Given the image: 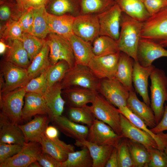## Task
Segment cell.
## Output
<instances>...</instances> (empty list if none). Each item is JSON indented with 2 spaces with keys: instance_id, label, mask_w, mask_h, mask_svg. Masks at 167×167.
Listing matches in <instances>:
<instances>
[{
  "instance_id": "10",
  "label": "cell",
  "mask_w": 167,
  "mask_h": 167,
  "mask_svg": "<svg viewBox=\"0 0 167 167\" xmlns=\"http://www.w3.org/2000/svg\"><path fill=\"white\" fill-rule=\"evenodd\" d=\"M122 138L109 125L96 118L89 127L87 140L99 145L118 147Z\"/></svg>"
},
{
  "instance_id": "54",
  "label": "cell",
  "mask_w": 167,
  "mask_h": 167,
  "mask_svg": "<svg viewBox=\"0 0 167 167\" xmlns=\"http://www.w3.org/2000/svg\"><path fill=\"white\" fill-rule=\"evenodd\" d=\"M105 167H119L117 147H114Z\"/></svg>"
},
{
  "instance_id": "11",
  "label": "cell",
  "mask_w": 167,
  "mask_h": 167,
  "mask_svg": "<svg viewBox=\"0 0 167 167\" xmlns=\"http://www.w3.org/2000/svg\"><path fill=\"white\" fill-rule=\"evenodd\" d=\"M97 15L80 14L75 17L72 25L73 33L84 40L92 43L100 35Z\"/></svg>"
},
{
  "instance_id": "46",
  "label": "cell",
  "mask_w": 167,
  "mask_h": 167,
  "mask_svg": "<svg viewBox=\"0 0 167 167\" xmlns=\"http://www.w3.org/2000/svg\"><path fill=\"white\" fill-rule=\"evenodd\" d=\"M117 149L119 167H134L126 138L122 139Z\"/></svg>"
},
{
  "instance_id": "41",
  "label": "cell",
  "mask_w": 167,
  "mask_h": 167,
  "mask_svg": "<svg viewBox=\"0 0 167 167\" xmlns=\"http://www.w3.org/2000/svg\"><path fill=\"white\" fill-rule=\"evenodd\" d=\"M20 40L28 53L31 62L41 50L46 42L45 39L25 32H23Z\"/></svg>"
},
{
  "instance_id": "16",
  "label": "cell",
  "mask_w": 167,
  "mask_h": 167,
  "mask_svg": "<svg viewBox=\"0 0 167 167\" xmlns=\"http://www.w3.org/2000/svg\"><path fill=\"white\" fill-rule=\"evenodd\" d=\"M120 126L122 138L141 144L148 149H158L156 142L150 135L135 126L121 113Z\"/></svg>"
},
{
  "instance_id": "15",
  "label": "cell",
  "mask_w": 167,
  "mask_h": 167,
  "mask_svg": "<svg viewBox=\"0 0 167 167\" xmlns=\"http://www.w3.org/2000/svg\"><path fill=\"white\" fill-rule=\"evenodd\" d=\"M137 61L142 66L148 67L155 60L167 57V50L149 39L141 38L137 50Z\"/></svg>"
},
{
  "instance_id": "26",
  "label": "cell",
  "mask_w": 167,
  "mask_h": 167,
  "mask_svg": "<svg viewBox=\"0 0 167 167\" xmlns=\"http://www.w3.org/2000/svg\"><path fill=\"white\" fill-rule=\"evenodd\" d=\"M69 106L82 107L92 103L99 93L96 90L78 87L63 89Z\"/></svg>"
},
{
  "instance_id": "57",
  "label": "cell",
  "mask_w": 167,
  "mask_h": 167,
  "mask_svg": "<svg viewBox=\"0 0 167 167\" xmlns=\"http://www.w3.org/2000/svg\"><path fill=\"white\" fill-rule=\"evenodd\" d=\"M29 167H41L38 162L36 160L32 162Z\"/></svg>"
},
{
  "instance_id": "14",
  "label": "cell",
  "mask_w": 167,
  "mask_h": 167,
  "mask_svg": "<svg viewBox=\"0 0 167 167\" xmlns=\"http://www.w3.org/2000/svg\"><path fill=\"white\" fill-rule=\"evenodd\" d=\"M42 152L39 142H29L26 143L18 153L0 163V167H28L36 161Z\"/></svg>"
},
{
  "instance_id": "13",
  "label": "cell",
  "mask_w": 167,
  "mask_h": 167,
  "mask_svg": "<svg viewBox=\"0 0 167 167\" xmlns=\"http://www.w3.org/2000/svg\"><path fill=\"white\" fill-rule=\"evenodd\" d=\"M120 52L103 56H95L88 66L100 79L115 78Z\"/></svg>"
},
{
  "instance_id": "3",
  "label": "cell",
  "mask_w": 167,
  "mask_h": 167,
  "mask_svg": "<svg viewBox=\"0 0 167 167\" xmlns=\"http://www.w3.org/2000/svg\"><path fill=\"white\" fill-rule=\"evenodd\" d=\"M100 81L88 65L75 64L67 71L61 83L62 90L78 87L98 92Z\"/></svg>"
},
{
  "instance_id": "29",
  "label": "cell",
  "mask_w": 167,
  "mask_h": 167,
  "mask_svg": "<svg viewBox=\"0 0 167 167\" xmlns=\"http://www.w3.org/2000/svg\"><path fill=\"white\" fill-rule=\"evenodd\" d=\"M75 144L77 147H86L88 149L92 159V167H105L113 147L99 145L87 140H75Z\"/></svg>"
},
{
  "instance_id": "38",
  "label": "cell",
  "mask_w": 167,
  "mask_h": 167,
  "mask_svg": "<svg viewBox=\"0 0 167 167\" xmlns=\"http://www.w3.org/2000/svg\"><path fill=\"white\" fill-rule=\"evenodd\" d=\"M67 117L72 121L85 124L88 127L92 125L96 119L90 106L87 105L79 107L69 106Z\"/></svg>"
},
{
  "instance_id": "36",
  "label": "cell",
  "mask_w": 167,
  "mask_h": 167,
  "mask_svg": "<svg viewBox=\"0 0 167 167\" xmlns=\"http://www.w3.org/2000/svg\"><path fill=\"white\" fill-rule=\"evenodd\" d=\"M93 51L95 56H103L120 51L117 41L110 37L99 35L92 42Z\"/></svg>"
},
{
  "instance_id": "40",
  "label": "cell",
  "mask_w": 167,
  "mask_h": 167,
  "mask_svg": "<svg viewBox=\"0 0 167 167\" xmlns=\"http://www.w3.org/2000/svg\"><path fill=\"white\" fill-rule=\"evenodd\" d=\"M34 19L32 35L45 39L49 33L47 19V12L45 7L33 9Z\"/></svg>"
},
{
  "instance_id": "42",
  "label": "cell",
  "mask_w": 167,
  "mask_h": 167,
  "mask_svg": "<svg viewBox=\"0 0 167 167\" xmlns=\"http://www.w3.org/2000/svg\"><path fill=\"white\" fill-rule=\"evenodd\" d=\"M70 69L68 63L63 60H60L54 64H50L46 70L48 88L61 82Z\"/></svg>"
},
{
  "instance_id": "25",
  "label": "cell",
  "mask_w": 167,
  "mask_h": 167,
  "mask_svg": "<svg viewBox=\"0 0 167 167\" xmlns=\"http://www.w3.org/2000/svg\"><path fill=\"white\" fill-rule=\"evenodd\" d=\"M75 17L69 15H57L47 12V19L50 33L57 34L68 39L73 34Z\"/></svg>"
},
{
  "instance_id": "21",
  "label": "cell",
  "mask_w": 167,
  "mask_h": 167,
  "mask_svg": "<svg viewBox=\"0 0 167 167\" xmlns=\"http://www.w3.org/2000/svg\"><path fill=\"white\" fill-rule=\"evenodd\" d=\"M61 82H58L48 88L43 95L49 111L50 120L62 115L65 101L62 96V90Z\"/></svg>"
},
{
  "instance_id": "24",
  "label": "cell",
  "mask_w": 167,
  "mask_h": 167,
  "mask_svg": "<svg viewBox=\"0 0 167 167\" xmlns=\"http://www.w3.org/2000/svg\"><path fill=\"white\" fill-rule=\"evenodd\" d=\"M22 110V120H28L39 114L48 116L49 111L43 95L32 92L26 93Z\"/></svg>"
},
{
  "instance_id": "45",
  "label": "cell",
  "mask_w": 167,
  "mask_h": 167,
  "mask_svg": "<svg viewBox=\"0 0 167 167\" xmlns=\"http://www.w3.org/2000/svg\"><path fill=\"white\" fill-rule=\"evenodd\" d=\"M48 88L46 71L31 79L25 86L26 93L32 92L43 95Z\"/></svg>"
},
{
  "instance_id": "32",
  "label": "cell",
  "mask_w": 167,
  "mask_h": 167,
  "mask_svg": "<svg viewBox=\"0 0 167 167\" xmlns=\"http://www.w3.org/2000/svg\"><path fill=\"white\" fill-rule=\"evenodd\" d=\"M11 41L4 60L17 66L27 69L31 62L22 42L18 39Z\"/></svg>"
},
{
  "instance_id": "4",
  "label": "cell",
  "mask_w": 167,
  "mask_h": 167,
  "mask_svg": "<svg viewBox=\"0 0 167 167\" xmlns=\"http://www.w3.org/2000/svg\"><path fill=\"white\" fill-rule=\"evenodd\" d=\"M31 80L27 69L5 60L1 62L0 93L24 87Z\"/></svg>"
},
{
  "instance_id": "7",
  "label": "cell",
  "mask_w": 167,
  "mask_h": 167,
  "mask_svg": "<svg viewBox=\"0 0 167 167\" xmlns=\"http://www.w3.org/2000/svg\"><path fill=\"white\" fill-rule=\"evenodd\" d=\"M26 93L24 87L0 94L1 113L14 124L22 122L23 99Z\"/></svg>"
},
{
  "instance_id": "34",
  "label": "cell",
  "mask_w": 167,
  "mask_h": 167,
  "mask_svg": "<svg viewBox=\"0 0 167 167\" xmlns=\"http://www.w3.org/2000/svg\"><path fill=\"white\" fill-rule=\"evenodd\" d=\"M49 50L46 41L41 50L34 58L27 69L31 79L40 75L46 71L50 65L49 58Z\"/></svg>"
},
{
  "instance_id": "19",
  "label": "cell",
  "mask_w": 167,
  "mask_h": 167,
  "mask_svg": "<svg viewBox=\"0 0 167 167\" xmlns=\"http://www.w3.org/2000/svg\"><path fill=\"white\" fill-rule=\"evenodd\" d=\"M40 143L41 145L42 152L47 153L62 163L67 159L69 153L75 151V146L67 144L58 137L51 139L44 134Z\"/></svg>"
},
{
  "instance_id": "23",
  "label": "cell",
  "mask_w": 167,
  "mask_h": 167,
  "mask_svg": "<svg viewBox=\"0 0 167 167\" xmlns=\"http://www.w3.org/2000/svg\"><path fill=\"white\" fill-rule=\"evenodd\" d=\"M126 106L150 129L156 125L155 115L151 108L139 99L134 90L129 91Z\"/></svg>"
},
{
  "instance_id": "52",
  "label": "cell",
  "mask_w": 167,
  "mask_h": 167,
  "mask_svg": "<svg viewBox=\"0 0 167 167\" xmlns=\"http://www.w3.org/2000/svg\"><path fill=\"white\" fill-rule=\"evenodd\" d=\"M37 161L42 167H62L61 163L50 155L42 152Z\"/></svg>"
},
{
  "instance_id": "30",
  "label": "cell",
  "mask_w": 167,
  "mask_h": 167,
  "mask_svg": "<svg viewBox=\"0 0 167 167\" xmlns=\"http://www.w3.org/2000/svg\"><path fill=\"white\" fill-rule=\"evenodd\" d=\"M121 113L128 119L134 125L150 135L156 141L158 149L164 151L167 147V133L163 132L155 134L148 128L144 122L139 117L132 112L126 106L118 108Z\"/></svg>"
},
{
  "instance_id": "44",
  "label": "cell",
  "mask_w": 167,
  "mask_h": 167,
  "mask_svg": "<svg viewBox=\"0 0 167 167\" xmlns=\"http://www.w3.org/2000/svg\"><path fill=\"white\" fill-rule=\"evenodd\" d=\"M22 14L15 2L0 1L1 22L6 23L18 20Z\"/></svg>"
},
{
  "instance_id": "12",
  "label": "cell",
  "mask_w": 167,
  "mask_h": 167,
  "mask_svg": "<svg viewBox=\"0 0 167 167\" xmlns=\"http://www.w3.org/2000/svg\"><path fill=\"white\" fill-rule=\"evenodd\" d=\"M122 11L116 3L105 11L97 15L100 25V35L119 38Z\"/></svg>"
},
{
  "instance_id": "53",
  "label": "cell",
  "mask_w": 167,
  "mask_h": 167,
  "mask_svg": "<svg viewBox=\"0 0 167 167\" xmlns=\"http://www.w3.org/2000/svg\"><path fill=\"white\" fill-rule=\"evenodd\" d=\"M150 129L155 134L167 130V104H165L164 112L161 119L154 127Z\"/></svg>"
},
{
  "instance_id": "49",
  "label": "cell",
  "mask_w": 167,
  "mask_h": 167,
  "mask_svg": "<svg viewBox=\"0 0 167 167\" xmlns=\"http://www.w3.org/2000/svg\"><path fill=\"white\" fill-rule=\"evenodd\" d=\"M34 19L33 9H30L22 13L18 21L23 32L32 34Z\"/></svg>"
},
{
  "instance_id": "50",
  "label": "cell",
  "mask_w": 167,
  "mask_h": 167,
  "mask_svg": "<svg viewBox=\"0 0 167 167\" xmlns=\"http://www.w3.org/2000/svg\"><path fill=\"white\" fill-rule=\"evenodd\" d=\"M48 0H15L19 10L23 13L28 10L45 6Z\"/></svg>"
},
{
  "instance_id": "60",
  "label": "cell",
  "mask_w": 167,
  "mask_h": 167,
  "mask_svg": "<svg viewBox=\"0 0 167 167\" xmlns=\"http://www.w3.org/2000/svg\"><path fill=\"white\" fill-rule=\"evenodd\" d=\"M143 2L145 0H141Z\"/></svg>"
},
{
  "instance_id": "17",
  "label": "cell",
  "mask_w": 167,
  "mask_h": 167,
  "mask_svg": "<svg viewBox=\"0 0 167 167\" xmlns=\"http://www.w3.org/2000/svg\"><path fill=\"white\" fill-rule=\"evenodd\" d=\"M155 68L152 65L148 67H144L137 61H134L132 83L135 92L140 95L143 101L149 106H150L151 103L148 94V79Z\"/></svg>"
},
{
  "instance_id": "6",
  "label": "cell",
  "mask_w": 167,
  "mask_h": 167,
  "mask_svg": "<svg viewBox=\"0 0 167 167\" xmlns=\"http://www.w3.org/2000/svg\"><path fill=\"white\" fill-rule=\"evenodd\" d=\"M90 106L96 119L109 125L117 134L122 136L120 113L118 108L98 93Z\"/></svg>"
},
{
  "instance_id": "39",
  "label": "cell",
  "mask_w": 167,
  "mask_h": 167,
  "mask_svg": "<svg viewBox=\"0 0 167 167\" xmlns=\"http://www.w3.org/2000/svg\"><path fill=\"white\" fill-rule=\"evenodd\" d=\"M80 14L97 15L116 3V0H80Z\"/></svg>"
},
{
  "instance_id": "27",
  "label": "cell",
  "mask_w": 167,
  "mask_h": 167,
  "mask_svg": "<svg viewBox=\"0 0 167 167\" xmlns=\"http://www.w3.org/2000/svg\"><path fill=\"white\" fill-rule=\"evenodd\" d=\"M68 39L73 50L75 64L88 65L95 56L92 43L84 40L74 34Z\"/></svg>"
},
{
  "instance_id": "59",
  "label": "cell",
  "mask_w": 167,
  "mask_h": 167,
  "mask_svg": "<svg viewBox=\"0 0 167 167\" xmlns=\"http://www.w3.org/2000/svg\"><path fill=\"white\" fill-rule=\"evenodd\" d=\"M164 151L167 156V147H166L164 150Z\"/></svg>"
},
{
  "instance_id": "22",
  "label": "cell",
  "mask_w": 167,
  "mask_h": 167,
  "mask_svg": "<svg viewBox=\"0 0 167 167\" xmlns=\"http://www.w3.org/2000/svg\"><path fill=\"white\" fill-rule=\"evenodd\" d=\"M0 143L24 146L26 143L18 124L12 123L2 113L0 114Z\"/></svg>"
},
{
  "instance_id": "28",
  "label": "cell",
  "mask_w": 167,
  "mask_h": 167,
  "mask_svg": "<svg viewBox=\"0 0 167 167\" xmlns=\"http://www.w3.org/2000/svg\"><path fill=\"white\" fill-rule=\"evenodd\" d=\"M45 8L47 13L55 15H80V0H48Z\"/></svg>"
},
{
  "instance_id": "37",
  "label": "cell",
  "mask_w": 167,
  "mask_h": 167,
  "mask_svg": "<svg viewBox=\"0 0 167 167\" xmlns=\"http://www.w3.org/2000/svg\"><path fill=\"white\" fill-rule=\"evenodd\" d=\"M127 139L134 167H148L150 155L148 149L141 144Z\"/></svg>"
},
{
  "instance_id": "8",
  "label": "cell",
  "mask_w": 167,
  "mask_h": 167,
  "mask_svg": "<svg viewBox=\"0 0 167 167\" xmlns=\"http://www.w3.org/2000/svg\"><path fill=\"white\" fill-rule=\"evenodd\" d=\"M45 39L49 48V58L51 64L63 60L68 63L70 68L75 66V57L68 39L57 34L50 33Z\"/></svg>"
},
{
  "instance_id": "55",
  "label": "cell",
  "mask_w": 167,
  "mask_h": 167,
  "mask_svg": "<svg viewBox=\"0 0 167 167\" xmlns=\"http://www.w3.org/2000/svg\"><path fill=\"white\" fill-rule=\"evenodd\" d=\"M44 134L49 139H54L58 137V130L54 125L48 126Z\"/></svg>"
},
{
  "instance_id": "2",
  "label": "cell",
  "mask_w": 167,
  "mask_h": 167,
  "mask_svg": "<svg viewBox=\"0 0 167 167\" xmlns=\"http://www.w3.org/2000/svg\"><path fill=\"white\" fill-rule=\"evenodd\" d=\"M150 77L151 81L150 106L157 124L163 116L165 102H167V76L162 70L155 67Z\"/></svg>"
},
{
  "instance_id": "33",
  "label": "cell",
  "mask_w": 167,
  "mask_h": 167,
  "mask_svg": "<svg viewBox=\"0 0 167 167\" xmlns=\"http://www.w3.org/2000/svg\"><path fill=\"white\" fill-rule=\"evenodd\" d=\"M116 3L123 12L140 22L150 16L141 0H116Z\"/></svg>"
},
{
  "instance_id": "56",
  "label": "cell",
  "mask_w": 167,
  "mask_h": 167,
  "mask_svg": "<svg viewBox=\"0 0 167 167\" xmlns=\"http://www.w3.org/2000/svg\"><path fill=\"white\" fill-rule=\"evenodd\" d=\"M9 45H7L5 42L1 40L0 41V55L3 54L8 48Z\"/></svg>"
},
{
  "instance_id": "43",
  "label": "cell",
  "mask_w": 167,
  "mask_h": 167,
  "mask_svg": "<svg viewBox=\"0 0 167 167\" xmlns=\"http://www.w3.org/2000/svg\"><path fill=\"white\" fill-rule=\"evenodd\" d=\"M23 31L18 20L4 23L0 21V40L4 42L20 40Z\"/></svg>"
},
{
  "instance_id": "1",
  "label": "cell",
  "mask_w": 167,
  "mask_h": 167,
  "mask_svg": "<svg viewBox=\"0 0 167 167\" xmlns=\"http://www.w3.org/2000/svg\"><path fill=\"white\" fill-rule=\"evenodd\" d=\"M143 22L122 12L119 38L117 41L119 50L137 61V50L141 38Z\"/></svg>"
},
{
  "instance_id": "51",
  "label": "cell",
  "mask_w": 167,
  "mask_h": 167,
  "mask_svg": "<svg viewBox=\"0 0 167 167\" xmlns=\"http://www.w3.org/2000/svg\"><path fill=\"white\" fill-rule=\"evenodd\" d=\"M143 2L150 16L167 7V0H145Z\"/></svg>"
},
{
  "instance_id": "48",
  "label": "cell",
  "mask_w": 167,
  "mask_h": 167,
  "mask_svg": "<svg viewBox=\"0 0 167 167\" xmlns=\"http://www.w3.org/2000/svg\"><path fill=\"white\" fill-rule=\"evenodd\" d=\"M23 146L18 144L0 143V163L18 153Z\"/></svg>"
},
{
  "instance_id": "20",
  "label": "cell",
  "mask_w": 167,
  "mask_h": 167,
  "mask_svg": "<svg viewBox=\"0 0 167 167\" xmlns=\"http://www.w3.org/2000/svg\"><path fill=\"white\" fill-rule=\"evenodd\" d=\"M50 122L48 116L45 114H39L24 124L18 125L23 132L26 142H40L42 135Z\"/></svg>"
},
{
  "instance_id": "31",
  "label": "cell",
  "mask_w": 167,
  "mask_h": 167,
  "mask_svg": "<svg viewBox=\"0 0 167 167\" xmlns=\"http://www.w3.org/2000/svg\"><path fill=\"white\" fill-rule=\"evenodd\" d=\"M134 60L120 51L115 78L129 91L134 90L132 85V75Z\"/></svg>"
},
{
  "instance_id": "58",
  "label": "cell",
  "mask_w": 167,
  "mask_h": 167,
  "mask_svg": "<svg viewBox=\"0 0 167 167\" xmlns=\"http://www.w3.org/2000/svg\"><path fill=\"white\" fill-rule=\"evenodd\" d=\"M0 1L11 2H15V0H0Z\"/></svg>"
},
{
  "instance_id": "47",
  "label": "cell",
  "mask_w": 167,
  "mask_h": 167,
  "mask_svg": "<svg viewBox=\"0 0 167 167\" xmlns=\"http://www.w3.org/2000/svg\"><path fill=\"white\" fill-rule=\"evenodd\" d=\"M148 149L150 155L148 167H167V156L164 151L157 148Z\"/></svg>"
},
{
  "instance_id": "18",
  "label": "cell",
  "mask_w": 167,
  "mask_h": 167,
  "mask_svg": "<svg viewBox=\"0 0 167 167\" xmlns=\"http://www.w3.org/2000/svg\"><path fill=\"white\" fill-rule=\"evenodd\" d=\"M53 125L64 135L75 140H87L89 127L71 121L67 117L62 115L50 120Z\"/></svg>"
},
{
  "instance_id": "35",
  "label": "cell",
  "mask_w": 167,
  "mask_h": 167,
  "mask_svg": "<svg viewBox=\"0 0 167 167\" xmlns=\"http://www.w3.org/2000/svg\"><path fill=\"white\" fill-rule=\"evenodd\" d=\"M81 150L68 154L67 159L62 162V167H92L93 161L88 149L85 146Z\"/></svg>"
},
{
  "instance_id": "9",
  "label": "cell",
  "mask_w": 167,
  "mask_h": 167,
  "mask_svg": "<svg viewBox=\"0 0 167 167\" xmlns=\"http://www.w3.org/2000/svg\"><path fill=\"white\" fill-rule=\"evenodd\" d=\"M98 92L118 108L126 106L129 91L115 78L100 79Z\"/></svg>"
},
{
  "instance_id": "5",
  "label": "cell",
  "mask_w": 167,
  "mask_h": 167,
  "mask_svg": "<svg viewBox=\"0 0 167 167\" xmlns=\"http://www.w3.org/2000/svg\"><path fill=\"white\" fill-rule=\"evenodd\" d=\"M141 38L150 39L167 47V7L143 22Z\"/></svg>"
}]
</instances>
